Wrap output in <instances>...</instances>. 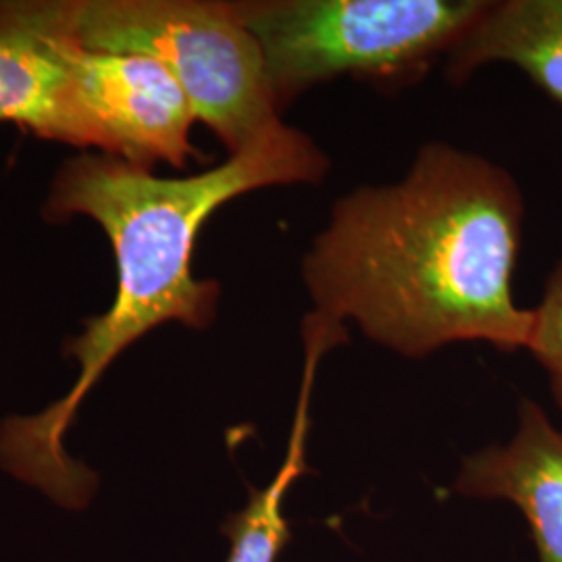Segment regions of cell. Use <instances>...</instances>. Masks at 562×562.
<instances>
[{
  "label": "cell",
  "instance_id": "1",
  "mask_svg": "<svg viewBox=\"0 0 562 562\" xmlns=\"http://www.w3.org/2000/svg\"><path fill=\"white\" fill-rule=\"evenodd\" d=\"M525 201L517 180L448 142L423 144L396 183L331 206L302 257L313 313L352 322L404 359L448 344L527 348L533 308L513 301Z\"/></svg>",
  "mask_w": 562,
  "mask_h": 562
},
{
  "label": "cell",
  "instance_id": "2",
  "mask_svg": "<svg viewBox=\"0 0 562 562\" xmlns=\"http://www.w3.org/2000/svg\"><path fill=\"white\" fill-rule=\"evenodd\" d=\"M327 167L315 140L283 121L222 165L188 178H159L111 155L63 162L44 215L50 222L83 215L101 225L115 252L117 292L106 313L63 344V355L80 364L71 390L36 415L0 423V469L65 510H86L101 480L67 452L65 438L90 390L125 348L162 323L204 329L217 317L220 283L192 271L202 225L241 194L317 183Z\"/></svg>",
  "mask_w": 562,
  "mask_h": 562
},
{
  "label": "cell",
  "instance_id": "3",
  "mask_svg": "<svg viewBox=\"0 0 562 562\" xmlns=\"http://www.w3.org/2000/svg\"><path fill=\"white\" fill-rule=\"evenodd\" d=\"M0 21L90 50L159 60L229 155L281 123L259 42L234 2L0 0Z\"/></svg>",
  "mask_w": 562,
  "mask_h": 562
},
{
  "label": "cell",
  "instance_id": "4",
  "mask_svg": "<svg viewBox=\"0 0 562 562\" xmlns=\"http://www.w3.org/2000/svg\"><path fill=\"white\" fill-rule=\"evenodd\" d=\"M483 0L234 2L261 48L278 106L344 74H396L446 50L485 11Z\"/></svg>",
  "mask_w": 562,
  "mask_h": 562
},
{
  "label": "cell",
  "instance_id": "5",
  "mask_svg": "<svg viewBox=\"0 0 562 562\" xmlns=\"http://www.w3.org/2000/svg\"><path fill=\"white\" fill-rule=\"evenodd\" d=\"M46 38L65 63L86 115L101 132L104 155L142 169L157 162L176 169L188 165L194 155L190 130L196 115L165 65L140 55L90 50L57 36Z\"/></svg>",
  "mask_w": 562,
  "mask_h": 562
},
{
  "label": "cell",
  "instance_id": "6",
  "mask_svg": "<svg viewBox=\"0 0 562 562\" xmlns=\"http://www.w3.org/2000/svg\"><path fill=\"white\" fill-rule=\"evenodd\" d=\"M517 417L508 442L462 459L452 490L515 504L531 529L538 562H562V431L529 398Z\"/></svg>",
  "mask_w": 562,
  "mask_h": 562
},
{
  "label": "cell",
  "instance_id": "7",
  "mask_svg": "<svg viewBox=\"0 0 562 562\" xmlns=\"http://www.w3.org/2000/svg\"><path fill=\"white\" fill-rule=\"evenodd\" d=\"M0 123H15L44 140L94 146L104 155L101 132L50 41L7 21H0Z\"/></svg>",
  "mask_w": 562,
  "mask_h": 562
},
{
  "label": "cell",
  "instance_id": "8",
  "mask_svg": "<svg viewBox=\"0 0 562 562\" xmlns=\"http://www.w3.org/2000/svg\"><path fill=\"white\" fill-rule=\"evenodd\" d=\"M304 375L301 394L290 431V442L280 471L262 490H252L246 506L222 522V533L229 540L227 562H278L281 550L290 542V522L283 503L290 487L306 469V448L311 431V392L323 355L346 340L344 327L315 313L304 319Z\"/></svg>",
  "mask_w": 562,
  "mask_h": 562
},
{
  "label": "cell",
  "instance_id": "9",
  "mask_svg": "<svg viewBox=\"0 0 562 562\" xmlns=\"http://www.w3.org/2000/svg\"><path fill=\"white\" fill-rule=\"evenodd\" d=\"M448 57L454 80L487 63H510L562 104V0L487 2Z\"/></svg>",
  "mask_w": 562,
  "mask_h": 562
},
{
  "label": "cell",
  "instance_id": "10",
  "mask_svg": "<svg viewBox=\"0 0 562 562\" xmlns=\"http://www.w3.org/2000/svg\"><path fill=\"white\" fill-rule=\"evenodd\" d=\"M527 350L540 362L562 411V261L548 276L540 304L533 308V334Z\"/></svg>",
  "mask_w": 562,
  "mask_h": 562
}]
</instances>
